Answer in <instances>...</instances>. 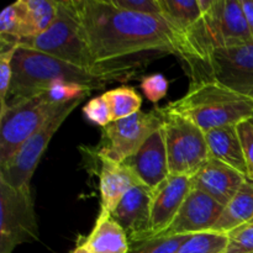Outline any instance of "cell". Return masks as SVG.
Instances as JSON below:
<instances>
[{"instance_id": "obj_1", "label": "cell", "mask_w": 253, "mask_h": 253, "mask_svg": "<svg viewBox=\"0 0 253 253\" xmlns=\"http://www.w3.org/2000/svg\"><path fill=\"white\" fill-rule=\"evenodd\" d=\"M94 68L111 83L132 81L175 48L162 19L116 6L113 0H74Z\"/></svg>"}, {"instance_id": "obj_2", "label": "cell", "mask_w": 253, "mask_h": 253, "mask_svg": "<svg viewBox=\"0 0 253 253\" xmlns=\"http://www.w3.org/2000/svg\"><path fill=\"white\" fill-rule=\"evenodd\" d=\"M175 56L189 77L190 84L215 81V44L198 0H160Z\"/></svg>"}, {"instance_id": "obj_3", "label": "cell", "mask_w": 253, "mask_h": 253, "mask_svg": "<svg viewBox=\"0 0 253 253\" xmlns=\"http://www.w3.org/2000/svg\"><path fill=\"white\" fill-rule=\"evenodd\" d=\"M58 81L81 84L90 90L103 89L110 84L108 79L93 72L35 49L19 47L12 58V79L6 106L43 93L51 84Z\"/></svg>"}, {"instance_id": "obj_4", "label": "cell", "mask_w": 253, "mask_h": 253, "mask_svg": "<svg viewBox=\"0 0 253 253\" xmlns=\"http://www.w3.org/2000/svg\"><path fill=\"white\" fill-rule=\"evenodd\" d=\"M165 109L189 119L204 132L253 119V99L217 81L189 84L187 93Z\"/></svg>"}, {"instance_id": "obj_5", "label": "cell", "mask_w": 253, "mask_h": 253, "mask_svg": "<svg viewBox=\"0 0 253 253\" xmlns=\"http://www.w3.org/2000/svg\"><path fill=\"white\" fill-rule=\"evenodd\" d=\"M19 47L42 52L98 74L94 68L90 51L82 34L74 0H59L56 17L51 26L36 37L22 41Z\"/></svg>"}, {"instance_id": "obj_6", "label": "cell", "mask_w": 253, "mask_h": 253, "mask_svg": "<svg viewBox=\"0 0 253 253\" xmlns=\"http://www.w3.org/2000/svg\"><path fill=\"white\" fill-rule=\"evenodd\" d=\"M163 113L169 174L192 178L210 158L205 132L179 114Z\"/></svg>"}, {"instance_id": "obj_7", "label": "cell", "mask_w": 253, "mask_h": 253, "mask_svg": "<svg viewBox=\"0 0 253 253\" xmlns=\"http://www.w3.org/2000/svg\"><path fill=\"white\" fill-rule=\"evenodd\" d=\"M59 106L44 93L6 106L0 113V166L6 163Z\"/></svg>"}, {"instance_id": "obj_8", "label": "cell", "mask_w": 253, "mask_h": 253, "mask_svg": "<svg viewBox=\"0 0 253 253\" xmlns=\"http://www.w3.org/2000/svg\"><path fill=\"white\" fill-rule=\"evenodd\" d=\"M39 240V224L30 185L12 188L0 180V253Z\"/></svg>"}, {"instance_id": "obj_9", "label": "cell", "mask_w": 253, "mask_h": 253, "mask_svg": "<svg viewBox=\"0 0 253 253\" xmlns=\"http://www.w3.org/2000/svg\"><path fill=\"white\" fill-rule=\"evenodd\" d=\"M165 124L163 108H153L148 113L138 111L128 118L111 121L101 130L98 157L123 163L135 155L151 135Z\"/></svg>"}, {"instance_id": "obj_10", "label": "cell", "mask_w": 253, "mask_h": 253, "mask_svg": "<svg viewBox=\"0 0 253 253\" xmlns=\"http://www.w3.org/2000/svg\"><path fill=\"white\" fill-rule=\"evenodd\" d=\"M82 101L83 99H78L59 106L46 124L25 141L6 163L0 166V180L16 189L30 185L37 165L46 152L52 137Z\"/></svg>"}, {"instance_id": "obj_11", "label": "cell", "mask_w": 253, "mask_h": 253, "mask_svg": "<svg viewBox=\"0 0 253 253\" xmlns=\"http://www.w3.org/2000/svg\"><path fill=\"white\" fill-rule=\"evenodd\" d=\"M198 2L215 49H231L253 43L241 0H198Z\"/></svg>"}, {"instance_id": "obj_12", "label": "cell", "mask_w": 253, "mask_h": 253, "mask_svg": "<svg viewBox=\"0 0 253 253\" xmlns=\"http://www.w3.org/2000/svg\"><path fill=\"white\" fill-rule=\"evenodd\" d=\"M220 203L205 193L192 188L169 226L160 236L198 235L211 232L222 214Z\"/></svg>"}, {"instance_id": "obj_13", "label": "cell", "mask_w": 253, "mask_h": 253, "mask_svg": "<svg viewBox=\"0 0 253 253\" xmlns=\"http://www.w3.org/2000/svg\"><path fill=\"white\" fill-rule=\"evenodd\" d=\"M192 189V179L185 175L169 177L152 190L150 230L147 239L157 237L169 226ZM146 239V240H147Z\"/></svg>"}, {"instance_id": "obj_14", "label": "cell", "mask_w": 253, "mask_h": 253, "mask_svg": "<svg viewBox=\"0 0 253 253\" xmlns=\"http://www.w3.org/2000/svg\"><path fill=\"white\" fill-rule=\"evenodd\" d=\"M214 78L253 99V43L214 53Z\"/></svg>"}, {"instance_id": "obj_15", "label": "cell", "mask_w": 253, "mask_h": 253, "mask_svg": "<svg viewBox=\"0 0 253 253\" xmlns=\"http://www.w3.org/2000/svg\"><path fill=\"white\" fill-rule=\"evenodd\" d=\"M125 163L151 190H155L165 182L169 177L165 127L162 126L155 131L142 147L127 158Z\"/></svg>"}, {"instance_id": "obj_16", "label": "cell", "mask_w": 253, "mask_h": 253, "mask_svg": "<svg viewBox=\"0 0 253 253\" xmlns=\"http://www.w3.org/2000/svg\"><path fill=\"white\" fill-rule=\"evenodd\" d=\"M152 190L145 185L132 188L111 212V217L125 230L130 244L147 239L150 230Z\"/></svg>"}, {"instance_id": "obj_17", "label": "cell", "mask_w": 253, "mask_h": 253, "mask_svg": "<svg viewBox=\"0 0 253 253\" xmlns=\"http://www.w3.org/2000/svg\"><path fill=\"white\" fill-rule=\"evenodd\" d=\"M246 178L239 170L216 158L210 157L190 179L192 188L205 193L225 207L236 195Z\"/></svg>"}, {"instance_id": "obj_18", "label": "cell", "mask_w": 253, "mask_h": 253, "mask_svg": "<svg viewBox=\"0 0 253 253\" xmlns=\"http://www.w3.org/2000/svg\"><path fill=\"white\" fill-rule=\"evenodd\" d=\"M100 170V211L101 215H111L126 193L138 185H145L136 173L125 162L119 163L105 157H99ZM146 187V185H145Z\"/></svg>"}, {"instance_id": "obj_19", "label": "cell", "mask_w": 253, "mask_h": 253, "mask_svg": "<svg viewBox=\"0 0 253 253\" xmlns=\"http://www.w3.org/2000/svg\"><path fill=\"white\" fill-rule=\"evenodd\" d=\"M205 138L209 147L210 157L221 161L247 177V167L237 132V125L207 131Z\"/></svg>"}, {"instance_id": "obj_20", "label": "cell", "mask_w": 253, "mask_h": 253, "mask_svg": "<svg viewBox=\"0 0 253 253\" xmlns=\"http://www.w3.org/2000/svg\"><path fill=\"white\" fill-rule=\"evenodd\" d=\"M82 244L91 253H127L130 250L127 234L111 215L98 214L93 230Z\"/></svg>"}, {"instance_id": "obj_21", "label": "cell", "mask_w": 253, "mask_h": 253, "mask_svg": "<svg viewBox=\"0 0 253 253\" xmlns=\"http://www.w3.org/2000/svg\"><path fill=\"white\" fill-rule=\"evenodd\" d=\"M253 219V180L246 178L234 198L225 205L219 221L211 232L226 235Z\"/></svg>"}, {"instance_id": "obj_22", "label": "cell", "mask_w": 253, "mask_h": 253, "mask_svg": "<svg viewBox=\"0 0 253 253\" xmlns=\"http://www.w3.org/2000/svg\"><path fill=\"white\" fill-rule=\"evenodd\" d=\"M110 109L113 121L128 118L141 111L142 98L131 86H119L103 94Z\"/></svg>"}, {"instance_id": "obj_23", "label": "cell", "mask_w": 253, "mask_h": 253, "mask_svg": "<svg viewBox=\"0 0 253 253\" xmlns=\"http://www.w3.org/2000/svg\"><path fill=\"white\" fill-rule=\"evenodd\" d=\"M193 235L157 236L130 244L127 253H175Z\"/></svg>"}, {"instance_id": "obj_24", "label": "cell", "mask_w": 253, "mask_h": 253, "mask_svg": "<svg viewBox=\"0 0 253 253\" xmlns=\"http://www.w3.org/2000/svg\"><path fill=\"white\" fill-rule=\"evenodd\" d=\"M227 242L226 235L204 232L193 235L175 253H225Z\"/></svg>"}, {"instance_id": "obj_25", "label": "cell", "mask_w": 253, "mask_h": 253, "mask_svg": "<svg viewBox=\"0 0 253 253\" xmlns=\"http://www.w3.org/2000/svg\"><path fill=\"white\" fill-rule=\"evenodd\" d=\"M91 91L93 90L81 84L58 81L51 84L43 93L56 105H66L78 99H85Z\"/></svg>"}, {"instance_id": "obj_26", "label": "cell", "mask_w": 253, "mask_h": 253, "mask_svg": "<svg viewBox=\"0 0 253 253\" xmlns=\"http://www.w3.org/2000/svg\"><path fill=\"white\" fill-rule=\"evenodd\" d=\"M37 35L46 31L53 22L58 0H25Z\"/></svg>"}, {"instance_id": "obj_27", "label": "cell", "mask_w": 253, "mask_h": 253, "mask_svg": "<svg viewBox=\"0 0 253 253\" xmlns=\"http://www.w3.org/2000/svg\"><path fill=\"white\" fill-rule=\"evenodd\" d=\"M225 253H253V219L226 234Z\"/></svg>"}, {"instance_id": "obj_28", "label": "cell", "mask_w": 253, "mask_h": 253, "mask_svg": "<svg viewBox=\"0 0 253 253\" xmlns=\"http://www.w3.org/2000/svg\"><path fill=\"white\" fill-rule=\"evenodd\" d=\"M16 48L0 49V111L6 108V99L12 79V58Z\"/></svg>"}, {"instance_id": "obj_29", "label": "cell", "mask_w": 253, "mask_h": 253, "mask_svg": "<svg viewBox=\"0 0 253 253\" xmlns=\"http://www.w3.org/2000/svg\"><path fill=\"white\" fill-rule=\"evenodd\" d=\"M83 114L86 120L95 124V125L101 126V127H105L106 125H109L113 121L110 109H109V105L105 99H104L103 94L90 99L84 105Z\"/></svg>"}, {"instance_id": "obj_30", "label": "cell", "mask_w": 253, "mask_h": 253, "mask_svg": "<svg viewBox=\"0 0 253 253\" xmlns=\"http://www.w3.org/2000/svg\"><path fill=\"white\" fill-rule=\"evenodd\" d=\"M169 83L167 78L161 73H153L143 77L141 81V89L146 98L153 104H158L168 93Z\"/></svg>"}, {"instance_id": "obj_31", "label": "cell", "mask_w": 253, "mask_h": 253, "mask_svg": "<svg viewBox=\"0 0 253 253\" xmlns=\"http://www.w3.org/2000/svg\"><path fill=\"white\" fill-rule=\"evenodd\" d=\"M245 162L247 167V178L253 180V120L242 121L237 125Z\"/></svg>"}, {"instance_id": "obj_32", "label": "cell", "mask_w": 253, "mask_h": 253, "mask_svg": "<svg viewBox=\"0 0 253 253\" xmlns=\"http://www.w3.org/2000/svg\"><path fill=\"white\" fill-rule=\"evenodd\" d=\"M113 2L116 6L127 11L162 19V7L160 5V0H113Z\"/></svg>"}, {"instance_id": "obj_33", "label": "cell", "mask_w": 253, "mask_h": 253, "mask_svg": "<svg viewBox=\"0 0 253 253\" xmlns=\"http://www.w3.org/2000/svg\"><path fill=\"white\" fill-rule=\"evenodd\" d=\"M241 6L253 40V0H241Z\"/></svg>"}, {"instance_id": "obj_34", "label": "cell", "mask_w": 253, "mask_h": 253, "mask_svg": "<svg viewBox=\"0 0 253 253\" xmlns=\"http://www.w3.org/2000/svg\"><path fill=\"white\" fill-rule=\"evenodd\" d=\"M71 253H91V252L89 251V250L86 249V247L84 246V245L82 244V242H81V244H78V245H77V247H76V249H74L73 251H72Z\"/></svg>"}, {"instance_id": "obj_35", "label": "cell", "mask_w": 253, "mask_h": 253, "mask_svg": "<svg viewBox=\"0 0 253 253\" xmlns=\"http://www.w3.org/2000/svg\"><path fill=\"white\" fill-rule=\"evenodd\" d=\"M252 120H253V119H252Z\"/></svg>"}]
</instances>
